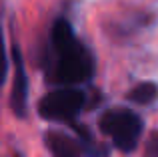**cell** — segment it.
I'll use <instances>...</instances> for the list:
<instances>
[{
  "mask_svg": "<svg viewBox=\"0 0 158 157\" xmlns=\"http://www.w3.org/2000/svg\"><path fill=\"white\" fill-rule=\"evenodd\" d=\"M158 97V87L154 83H142V85H136L134 89L128 93V101L138 103V105H148Z\"/></svg>",
  "mask_w": 158,
  "mask_h": 157,
  "instance_id": "obj_6",
  "label": "cell"
},
{
  "mask_svg": "<svg viewBox=\"0 0 158 157\" xmlns=\"http://www.w3.org/2000/svg\"><path fill=\"white\" fill-rule=\"evenodd\" d=\"M52 44L58 52V78L66 85L84 83L92 75V59L76 40L68 20L60 18L52 28Z\"/></svg>",
  "mask_w": 158,
  "mask_h": 157,
  "instance_id": "obj_1",
  "label": "cell"
},
{
  "mask_svg": "<svg viewBox=\"0 0 158 157\" xmlns=\"http://www.w3.org/2000/svg\"><path fill=\"white\" fill-rule=\"evenodd\" d=\"M84 93L78 89H58L40 101V115L52 121H68L80 113Z\"/></svg>",
  "mask_w": 158,
  "mask_h": 157,
  "instance_id": "obj_3",
  "label": "cell"
},
{
  "mask_svg": "<svg viewBox=\"0 0 158 157\" xmlns=\"http://www.w3.org/2000/svg\"><path fill=\"white\" fill-rule=\"evenodd\" d=\"M156 151H158V137H156Z\"/></svg>",
  "mask_w": 158,
  "mask_h": 157,
  "instance_id": "obj_8",
  "label": "cell"
},
{
  "mask_svg": "<svg viewBox=\"0 0 158 157\" xmlns=\"http://www.w3.org/2000/svg\"><path fill=\"white\" fill-rule=\"evenodd\" d=\"M102 133L110 135L114 145L122 151H132L142 133V121L128 109H114L100 117Z\"/></svg>",
  "mask_w": 158,
  "mask_h": 157,
  "instance_id": "obj_2",
  "label": "cell"
},
{
  "mask_svg": "<svg viewBox=\"0 0 158 157\" xmlns=\"http://www.w3.org/2000/svg\"><path fill=\"white\" fill-rule=\"evenodd\" d=\"M8 71V63H6V51H4V38H2V30H0V85L6 78Z\"/></svg>",
  "mask_w": 158,
  "mask_h": 157,
  "instance_id": "obj_7",
  "label": "cell"
},
{
  "mask_svg": "<svg viewBox=\"0 0 158 157\" xmlns=\"http://www.w3.org/2000/svg\"><path fill=\"white\" fill-rule=\"evenodd\" d=\"M14 63H16V73H14V85H12V109L16 115L22 117L26 113V101H28V78L24 73V65L20 59V52L14 51Z\"/></svg>",
  "mask_w": 158,
  "mask_h": 157,
  "instance_id": "obj_4",
  "label": "cell"
},
{
  "mask_svg": "<svg viewBox=\"0 0 158 157\" xmlns=\"http://www.w3.org/2000/svg\"><path fill=\"white\" fill-rule=\"evenodd\" d=\"M46 143L54 157H80V149H78L76 141L64 133L50 131L46 135Z\"/></svg>",
  "mask_w": 158,
  "mask_h": 157,
  "instance_id": "obj_5",
  "label": "cell"
}]
</instances>
